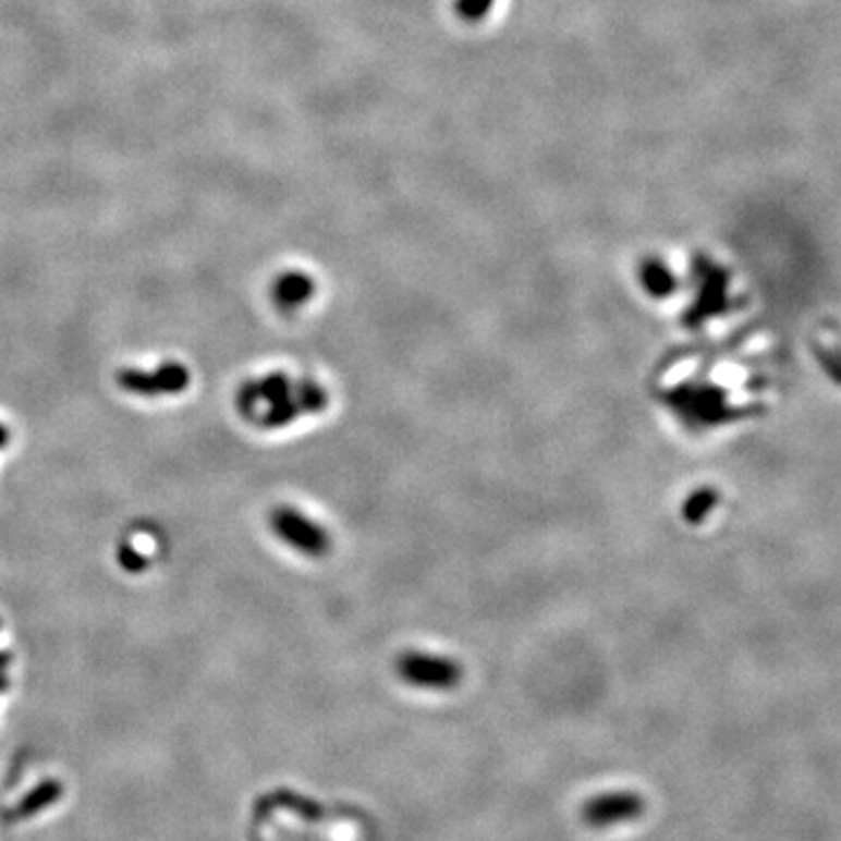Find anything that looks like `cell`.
<instances>
[{
    "instance_id": "cell-1",
    "label": "cell",
    "mask_w": 841,
    "mask_h": 841,
    "mask_svg": "<svg viewBox=\"0 0 841 841\" xmlns=\"http://www.w3.org/2000/svg\"><path fill=\"white\" fill-rule=\"evenodd\" d=\"M643 812L645 802L641 795L629 790H614L594 795L582 808V818L594 830H612L620 825H629L631 820H638Z\"/></svg>"
},
{
    "instance_id": "cell-3",
    "label": "cell",
    "mask_w": 841,
    "mask_h": 841,
    "mask_svg": "<svg viewBox=\"0 0 841 841\" xmlns=\"http://www.w3.org/2000/svg\"><path fill=\"white\" fill-rule=\"evenodd\" d=\"M277 536L304 554H322L328 549V533L295 510H277L271 516Z\"/></svg>"
},
{
    "instance_id": "cell-4",
    "label": "cell",
    "mask_w": 841,
    "mask_h": 841,
    "mask_svg": "<svg viewBox=\"0 0 841 841\" xmlns=\"http://www.w3.org/2000/svg\"><path fill=\"white\" fill-rule=\"evenodd\" d=\"M400 675L418 687L444 690L459 683L461 671L451 659L428 657L424 653H410L400 661Z\"/></svg>"
},
{
    "instance_id": "cell-2",
    "label": "cell",
    "mask_w": 841,
    "mask_h": 841,
    "mask_svg": "<svg viewBox=\"0 0 841 841\" xmlns=\"http://www.w3.org/2000/svg\"><path fill=\"white\" fill-rule=\"evenodd\" d=\"M187 383H190V371L178 363L161 365L155 371L124 369L120 375V386L136 395H167V393L175 395L185 391Z\"/></svg>"
},
{
    "instance_id": "cell-7",
    "label": "cell",
    "mask_w": 841,
    "mask_h": 841,
    "mask_svg": "<svg viewBox=\"0 0 841 841\" xmlns=\"http://www.w3.org/2000/svg\"><path fill=\"white\" fill-rule=\"evenodd\" d=\"M493 8V0H456V10L465 22H479Z\"/></svg>"
},
{
    "instance_id": "cell-6",
    "label": "cell",
    "mask_w": 841,
    "mask_h": 841,
    "mask_svg": "<svg viewBox=\"0 0 841 841\" xmlns=\"http://www.w3.org/2000/svg\"><path fill=\"white\" fill-rule=\"evenodd\" d=\"M641 281L655 297H665L675 290V277L661 260H645L641 267Z\"/></svg>"
},
{
    "instance_id": "cell-5",
    "label": "cell",
    "mask_w": 841,
    "mask_h": 841,
    "mask_svg": "<svg viewBox=\"0 0 841 841\" xmlns=\"http://www.w3.org/2000/svg\"><path fill=\"white\" fill-rule=\"evenodd\" d=\"M312 293L314 283L309 277H304V273H288V277L279 279L277 288H273V297H277V302L285 306V309L304 304L312 297Z\"/></svg>"
}]
</instances>
